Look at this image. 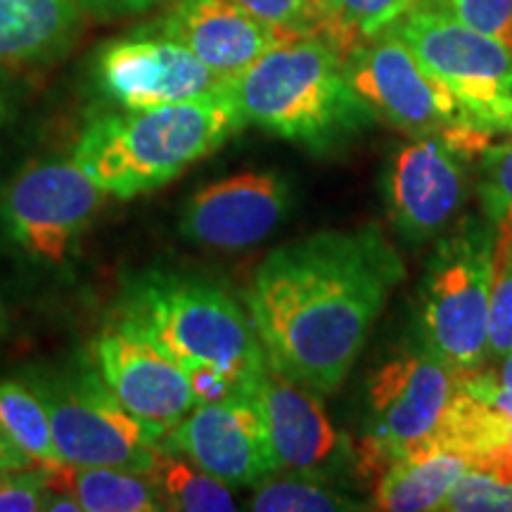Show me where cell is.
Returning a JSON list of instances; mask_svg holds the SVG:
<instances>
[{"label": "cell", "mask_w": 512, "mask_h": 512, "mask_svg": "<svg viewBox=\"0 0 512 512\" xmlns=\"http://www.w3.org/2000/svg\"><path fill=\"white\" fill-rule=\"evenodd\" d=\"M401 278V256L377 226L273 249L247 290L268 366L318 394L337 392Z\"/></svg>", "instance_id": "cell-1"}, {"label": "cell", "mask_w": 512, "mask_h": 512, "mask_svg": "<svg viewBox=\"0 0 512 512\" xmlns=\"http://www.w3.org/2000/svg\"><path fill=\"white\" fill-rule=\"evenodd\" d=\"M112 320L176 361L190 377L195 403L254 394L268 363L252 318L219 285L195 275H136Z\"/></svg>", "instance_id": "cell-2"}, {"label": "cell", "mask_w": 512, "mask_h": 512, "mask_svg": "<svg viewBox=\"0 0 512 512\" xmlns=\"http://www.w3.org/2000/svg\"><path fill=\"white\" fill-rule=\"evenodd\" d=\"M245 124L316 152L342 150L375 121L344 76V53L325 38H285L223 81Z\"/></svg>", "instance_id": "cell-3"}, {"label": "cell", "mask_w": 512, "mask_h": 512, "mask_svg": "<svg viewBox=\"0 0 512 512\" xmlns=\"http://www.w3.org/2000/svg\"><path fill=\"white\" fill-rule=\"evenodd\" d=\"M245 126L219 88L150 110L100 114L83 128L72 162L107 195L131 200L171 183Z\"/></svg>", "instance_id": "cell-4"}, {"label": "cell", "mask_w": 512, "mask_h": 512, "mask_svg": "<svg viewBox=\"0 0 512 512\" xmlns=\"http://www.w3.org/2000/svg\"><path fill=\"white\" fill-rule=\"evenodd\" d=\"M439 238L422 280L425 344L458 375H470L489 356L496 228L465 219Z\"/></svg>", "instance_id": "cell-5"}, {"label": "cell", "mask_w": 512, "mask_h": 512, "mask_svg": "<svg viewBox=\"0 0 512 512\" xmlns=\"http://www.w3.org/2000/svg\"><path fill=\"white\" fill-rule=\"evenodd\" d=\"M344 76L375 119L403 136H441L472 157L489 145L491 138L467 124L456 98L394 29L354 43L344 55Z\"/></svg>", "instance_id": "cell-6"}, {"label": "cell", "mask_w": 512, "mask_h": 512, "mask_svg": "<svg viewBox=\"0 0 512 512\" xmlns=\"http://www.w3.org/2000/svg\"><path fill=\"white\" fill-rule=\"evenodd\" d=\"M46 403L50 430L62 463L81 467H124L150 475L164 444L114 399L98 368L76 366L31 375Z\"/></svg>", "instance_id": "cell-7"}, {"label": "cell", "mask_w": 512, "mask_h": 512, "mask_svg": "<svg viewBox=\"0 0 512 512\" xmlns=\"http://www.w3.org/2000/svg\"><path fill=\"white\" fill-rule=\"evenodd\" d=\"M484 136H512V50L437 10L415 5L392 27Z\"/></svg>", "instance_id": "cell-8"}, {"label": "cell", "mask_w": 512, "mask_h": 512, "mask_svg": "<svg viewBox=\"0 0 512 512\" xmlns=\"http://www.w3.org/2000/svg\"><path fill=\"white\" fill-rule=\"evenodd\" d=\"M458 387L460 375L427 344L377 368L368 384L358 472L375 484L396 460L430 451Z\"/></svg>", "instance_id": "cell-9"}, {"label": "cell", "mask_w": 512, "mask_h": 512, "mask_svg": "<svg viewBox=\"0 0 512 512\" xmlns=\"http://www.w3.org/2000/svg\"><path fill=\"white\" fill-rule=\"evenodd\" d=\"M105 195L74 162L31 164L0 195V228L36 264H64Z\"/></svg>", "instance_id": "cell-10"}, {"label": "cell", "mask_w": 512, "mask_h": 512, "mask_svg": "<svg viewBox=\"0 0 512 512\" xmlns=\"http://www.w3.org/2000/svg\"><path fill=\"white\" fill-rule=\"evenodd\" d=\"M93 83L117 110H150L219 91L223 79L176 38L140 29L105 43L93 62Z\"/></svg>", "instance_id": "cell-11"}, {"label": "cell", "mask_w": 512, "mask_h": 512, "mask_svg": "<svg viewBox=\"0 0 512 512\" xmlns=\"http://www.w3.org/2000/svg\"><path fill=\"white\" fill-rule=\"evenodd\" d=\"M472 155L441 136L411 138L389 162L384 200L396 233L408 245L439 238L467 197Z\"/></svg>", "instance_id": "cell-12"}, {"label": "cell", "mask_w": 512, "mask_h": 512, "mask_svg": "<svg viewBox=\"0 0 512 512\" xmlns=\"http://www.w3.org/2000/svg\"><path fill=\"white\" fill-rule=\"evenodd\" d=\"M95 368L114 399L159 441L197 406L188 373L117 320L95 342Z\"/></svg>", "instance_id": "cell-13"}, {"label": "cell", "mask_w": 512, "mask_h": 512, "mask_svg": "<svg viewBox=\"0 0 512 512\" xmlns=\"http://www.w3.org/2000/svg\"><path fill=\"white\" fill-rule=\"evenodd\" d=\"M228 486L278 475L268 427L254 394L197 403L162 441Z\"/></svg>", "instance_id": "cell-14"}, {"label": "cell", "mask_w": 512, "mask_h": 512, "mask_svg": "<svg viewBox=\"0 0 512 512\" xmlns=\"http://www.w3.org/2000/svg\"><path fill=\"white\" fill-rule=\"evenodd\" d=\"M292 185L278 171H242L190 195L178 230L192 245L240 252L273 235L290 216Z\"/></svg>", "instance_id": "cell-15"}, {"label": "cell", "mask_w": 512, "mask_h": 512, "mask_svg": "<svg viewBox=\"0 0 512 512\" xmlns=\"http://www.w3.org/2000/svg\"><path fill=\"white\" fill-rule=\"evenodd\" d=\"M254 396L264 413L278 472L332 479L342 475L351 446L330 422L318 392L266 363Z\"/></svg>", "instance_id": "cell-16"}, {"label": "cell", "mask_w": 512, "mask_h": 512, "mask_svg": "<svg viewBox=\"0 0 512 512\" xmlns=\"http://www.w3.org/2000/svg\"><path fill=\"white\" fill-rule=\"evenodd\" d=\"M155 29L183 43L223 81L285 41L233 0H171Z\"/></svg>", "instance_id": "cell-17"}, {"label": "cell", "mask_w": 512, "mask_h": 512, "mask_svg": "<svg viewBox=\"0 0 512 512\" xmlns=\"http://www.w3.org/2000/svg\"><path fill=\"white\" fill-rule=\"evenodd\" d=\"M79 0H0V64L55 60L79 34Z\"/></svg>", "instance_id": "cell-18"}, {"label": "cell", "mask_w": 512, "mask_h": 512, "mask_svg": "<svg viewBox=\"0 0 512 512\" xmlns=\"http://www.w3.org/2000/svg\"><path fill=\"white\" fill-rule=\"evenodd\" d=\"M43 482L53 494L72 496L83 512H157L164 510L152 475L124 467H46Z\"/></svg>", "instance_id": "cell-19"}, {"label": "cell", "mask_w": 512, "mask_h": 512, "mask_svg": "<svg viewBox=\"0 0 512 512\" xmlns=\"http://www.w3.org/2000/svg\"><path fill=\"white\" fill-rule=\"evenodd\" d=\"M467 470V460L456 453H413L389 465L373 484V508L389 512L441 510L448 491Z\"/></svg>", "instance_id": "cell-20"}, {"label": "cell", "mask_w": 512, "mask_h": 512, "mask_svg": "<svg viewBox=\"0 0 512 512\" xmlns=\"http://www.w3.org/2000/svg\"><path fill=\"white\" fill-rule=\"evenodd\" d=\"M0 434L38 470L62 463L50 430L46 403L27 380L0 382Z\"/></svg>", "instance_id": "cell-21"}, {"label": "cell", "mask_w": 512, "mask_h": 512, "mask_svg": "<svg viewBox=\"0 0 512 512\" xmlns=\"http://www.w3.org/2000/svg\"><path fill=\"white\" fill-rule=\"evenodd\" d=\"M162 498L164 510L178 512H221L235 510L228 484L197 467L174 448L164 446L155 470L150 472Z\"/></svg>", "instance_id": "cell-22"}, {"label": "cell", "mask_w": 512, "mask_h": 512, "mask_svg": "<svg viewBox=\"0 0 512 512\" xmlns=\"http://www.w3.org/2000/svg\"><path fill=\"white\" fill-rule=\"evenodd\" d=\"M247 508L256 512H339L368 510V505L342 491L332 477L285 472L283 477L273 475L256 484Z\"/></svg>", "instance_id": "cell-23"}, {"label": "cell", "mask_w": 512, "mask_h": 512, "mask_svg": "<svg viewBox=\"0 0 512 512\" xmlns=\"http://www.w3.org/2000/svg\"><path fill=\"white\" fill-rule=\"evenodd\" d=\"M233 3L261 19L283 38H325L344 55L358 43L342 27L330 0H233Z\"/></svg>", "instance_id": "cell-24"}, {"label": "cell", "mask_w": 512, "mask_h": 512, "mask_svg": "<svg viewBox=\"0 0 512 512\" xmlns=\"http://www.w3.org/2000/svg\"><path fill=\"white\" fill-rule=\"evenodd\" d=\"M479 200L498 238L512 235V140L486 145L479 164Z\"/></svg>", "instance_id": "cell-25"}, {"label": "cell", "mask_w": 512, "mask_h": 512, "mask_svg": "<svg viewBox=\"0 0 512 512\" xmlns=\"http://www.w3.org/2000/svg\"><path fill=\"white\" fill-rule=\"evenodd\" d=\"M512 351V235L498 238L494 254V285L489 304V354L496 358Z\"/></svg>", "instance_id": "cell-26"}, {"label": "cell", "mask_w": 512, "mask_h": 512, "mask_svg": "<svg viewBox=\"0 0 512 512\" xmlns=\"http://www.w3.org/2000/svg\"><path fill=\"white\" fill-rule=\"evenodd\" d=\"M467 29L498 38L512 50V0H418Z\"/></svg>", "instance_id": "cell-27"}, {"label": "cell", "mask_w": 512, "mask_h": 512, "mask_svg": "<svg viewBox=\"0 0 512 512\" xmlns=\"http://www.w3.org/2000/svg\"><path fill=\"white\" fill-rule=\"evenodd\" d=\"M441 510L451 512H512V479H498L467 470L448 491Z\"/></svg>", "instance_id": "cell-28"}, {"label": "cell", "mask_w": 512, "mask_h": 512, "mask_svg": "<svg viewBox=\"0 0 512 512\" xmlns=\"http://www.w3.org/2000/svg\"><path fill=\"white\" fill-rule=\"evenodd\" d=\"M330 5L342 27L361 41L392 29L418 0H330Z\"/></svg>", "instance_id": "cell-29"}, {"label": "cell", "mask_w": 512, "mask_h": 512, "mask_svg": "<svg viewBox=\"0 0 512 512\" xmlns=\"http://www.w3.org/2000/svg\"><path fill=\"white\" fill-rule=\"evenodd\" d=\"M48 486L41 470L3 472L0 475V512L46 510Z\"/></svg>", "instance_id": "cell-30"}, {"label": "cell", "mask_w": 512, "mask_h": 512, "mask_svg": "<svg viewBox=\"0 0 512 512\" xmlns=\"http://www.w3.org/2000/svg\"><path fill=\"white\" fill-rule=\"evenodd\" d=\"M79 3L83 10L98 17H124L155 8L159 0H79Z\"/></svg>", "instance_id": "cell-31"}, {"label": "cell", "mask_w": 512, "mask_h": 512, "mask_svg": "<svg viewBox=\"0 0 512 512\" xmlns=\"http://www.w3.org/2000/svg\"><path fill=\"white\" fill-rule=\"evenodd\" d=\"M22 470H38L31 460L24 456L22 451H17L8 439L0 434V475L3 472H22Z\"/></svg>", "instance_id": "cell-32"}, {"label": "cell", "mask_w": 512, "mask_h": 512, "mask_svg": "<svg viewBox=\"0 0 512 512\" xmlns=\"http://www.w3.org/2000/svg\"><path fill=\"white\" fill-rule=\"evenodd\" d=\"M498 382L503 384V387L512 389V351L508 356H503V368H501V375L496 377Z\"/></svg>", "instance_id": "cell-33"}, {"label": "cell", "mask_w": 512, "mask_h": 512, "mask_svg": "<svg viewBox=\"0 0 512 512\" xmlns=\"http://www.w3.org/2000/svg\"><path fill=\"white\" fill-rule=\"evenodd\" d=\"M3 119H5V105L0 102V126H3Z\"/></svg>", "instance_id": "cell-34"}]
</instances>
